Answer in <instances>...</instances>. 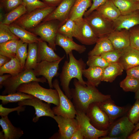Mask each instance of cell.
Listing matches in <instances>:
<instances>
[{"label": "cell", "mask_w": 139, "mask_h": 139, "mask_svg": "<svg viewBox=\"0 0 139 139\" xmlns=\"http://www.w3.org/2000/svg\"><path fill=\"white\" fill-rule=\"evenodd\" d=\"M74 88L71 89L72 102L76 111L86 113L90 104L103 101L111 98L109 95L103 94L96 87L87 83L83 85L76 78L74 80Z\"/></svg>", "instance_id": "1"}, {"label": "cell", "mask_w": 139, "mask_h": 139, "mask_svg": "<svg viewBox=\"0 0 139 139\" xmlns=\"http://www.w3.org/2000/svg\"><path fill=\"white\" fill-rule=\"evenodd\" d=\"M69 60L65 61L62 68L59 77L60 85L65 94L70 99H72L71 89L69 87L70 82L73 78H76L81 84H86V81L83 78V71L85 69L86 64L82 58L77 59L72 51L68 54Z\"/></svg>", "instance_id": "2"}, {"label": "cell", "mask_w": 139, "mask_h": 139, "mask_svg": "<svg viewBox=\"0 0 139 139\" xmlns=\"http://www.w3.org/2000/svg\"><path fill=\"white\" fill-rule=\"evenodd\" d=\"M17 91L31 95L46 102L56 106L59 104V98L57 91L56 89L44 88L38 82L33 81L23 84L18 88Z\"/></svg>", "instance_id": "3"}, {"label": "cell", "mask_w": 139, "mask_h": 139, "mask_svg": "<svg viewBox=\"0 0 139 139\" xmlns=\"http://www.w3.org/2000/svg\"><path fill=\"white\" fill-rule=\"evenodd\" d=\"M47 79L44 76L37 78L33 70L24 69L17 75L8 78L3 83L1 89L4 88L2 95H6L17 92L18 88L21 85L33 81L42 83L47 82Z\"/></svg>", "instance_id": "4"}, {"label": "cell", "mask_w": 139, "mask_h": 139, "mask_svg": "<svg viewBox=\"0 0 139 139\" xmlns=\"http://www.w3.org/2000/svg\"><path fill=\"white\" fill-rule=\"evenodd\" d=\"M56 7L48 6L26 12L13 23L29 30L40 23Z\"/></svg>", "instance_id": "5"}, {"label": "cell", "mask_w": 139, "mask_h": 139, "mask_svg": "<svg viewBox=\"0 0 139 139\" xmlns=\"http://www.w3.org/2000/svg\"><path fill=\"white\" fill-rule=\"evenodd\" d=\"M60 23L57 20L42 22L29 31L40 36L42 40L47 42L54 50H56V39Z\"/></svg>", "instance_id": "6"}, {"label": "cell", "mask_w": 139, "mask_h": 139, "mask_svg": "<svg viewBox=\"0 0 139 139\" xmlns=\"http://www.w3.org/2000/svg\"><path fill=\"white\" fill-rule=\"evenodd\" d=\"M84 18L98 38L107 37L114 31L113 22L107 19L96 10Z\"/></svg>", "instance_id": "7"}, {"label": "cell", "mask_w": 139, "mask_h": 139, "mask_svg": "<svg viewBox=\"0 0 139 139\" xmlns=\"http://www.w3.org/2000/svg\"><path fill=\"white\" fill-rule=\"evenodd\" d=\"M52 84L53 88L57 91L59 98V105L52 108L55 115L66 118H75L77 111L71 99L61 89L58 80L57 79H55Z\"/></svg>", "instance_id": "8"}, {"label": "cell", "mask_w": 139, "mask_h": 139, "mask_svg": "<svg viewBox=\"0 0 139 139\" xmlns=\"http://www.w3.org/2000/svg\"><path fill=\"white\" fill-rule=\"evenodd\" d=\"M73 37L82 44L92 45L98 38L95 35L85 18L82 17L74 20Z\"/></svg>", "instance_id": "9"}, {"label": "cell", "mask_w": 139, "mask_h": 139, "mask_svg": "<svg viewBox=\"0 0 139 139\" xmlns=\"http://www.w3.org/2000/svg\"><path fill=\"white\" fill-rule=\"evenodd\" d=\"M135 127L126 115L116 119L110 125L107 136L119 139H126L132 133Z\"/></svg>", "instance_id": "10"}, {"label": "cell", "mask_w": 139, "mask_h": 139, "mask_svg": "<svg viewBox=\"0 0 139 139\" xmlns=\"http://www.w3.org/2000/svg\"><path fill=\"white\" fill-rule=\"evenodd\" d=\"M91 124L97 129L107 130L110 124L109 118L100 107L97 102H93L89 106L86 113Z\"/></svg>", "instance_id": "11"}, {"label": "cell", "mask_w": 139, "mask_h": 139, "mask_svg": "<svg viewBox=\"0 0 139 139\" xmlns=\"http://www.w3.org/2000/svg\"><path fill=\"white\" fill-rule=\"evenodd\" d=\"M64 55L60 59L55 62H51L46 60L38 63L33 70L36 76H42L47 80L50 88H53L52 80L54 77L59 75L58 70L59 64L65 57Z\"/></svg>", "instance_id": "12"}, {"label": "cell", "mask_w": 139, "mask_h": 139, "mask_svg": "<svg viewBox=\"0 0 139 139\" xmlns=\"http://www.w3.org/2000/svg\"><path fill=\"white\" fill-rule=\"evenodd\" d=\"M53 118L58 124V133L54 135L52 138L70 139L78 127V122L75 118H66L55 116Z\"/></svg>", "instance_id": "13"}, {"label": "cell", "mask_w": 139, "mask_h": 139, "mask_svg": "<svg viewBox=\"0 0 139 139\" xmlns=\"http://www.w3.org/2000/svg\"><path fill=\"white\" fill-rule=\"evenodd\" d=\"M75 118L83 134L84 139H98L107 135L108 130L101 131L96 128L90 123L85 113L77 111Z\"/></svg>", "instance_id": "14"}, {"label": "cell", "mask_w": 139, "mask_h": 139, "mask_svg": "<svg viewBox=\"0 0 139 139\" xmlns=\"http://www.w3.org/2000/svg\"><path fill=\"white\" fill-rule=\"evenodd\" d=\"M50 104L44 102L42 101L35 97L31 99H25L18 102V106H29L33 107L35 111L36 116L32 121L37 122L39 118L42 116L49 117L53 118L55 116L50 107Z\"/></svg>", "instance_id": "15"}, {"label": "cell", "mask_w": 139, "mask_h": 139, "mask_svg": "<svg viewBox=\"0 0 139 139\" xmlns=\"http://www.w3.org/2000/svg\"><path fill=\"white\" fill-rule=\"evenodd\" d=\"M75 0H63L57 7L42 22L57 20L60 23V26L69 19L72 7Z\"/></svg>", "instance_id": "16"}, {"label": "cell", "mask_w": 139, "mask_h": 139, "mask_svg": "<svg viewBox=\"0 0 139 139\" xmlns=\"http://www.w3.org/2000/svg\"><path fill=\"white\" fill-rule=\"evenodd\" d=\"M97 103L108 116L110 124L116 119L126 115L130 107L128 106L123 107L117 106L111 98Z\"/></svg>", "instance_id": "17"}, {"label": "cell", "mask_w": 139, "mask_h": 139, "mask_svg": "<svg viewBox=\"0 0 139 139\" xmlns=\"http://www.w3.org/2000/svg\"><path fill=\"white\" fill-rule=\"evenodd\" d=\"M114 31L123 29L129 30L132 27L139 25V10L125 15H121L113 22Z\"/></svg>", "instance_id": "18"}, {"label": "cell", "mask_w": 139, "mask_h": 139, "mask_svg": "<svg viewBox=\"0 0 139 139\" xmlns=\"http://www.w3.org/2000/svg\"><path fill=\"white\" fill-rule=\"evenodd\" d=\"M118 62L126 71L139 65V50L130 46L123 49Z\"/></svg>", "instance_id": "19"}, {"label": "cell", "mask_w": 139, "mask_h": 139, "mask_svg": "<svg viewBox=\"0 0 139 139\" xmlns=\"http://www.w3.org/2000/svg\"><path fill=\"white\" fill-rule=\"evenodd\" d=\"M115 49L123 50L130 46L128 30L114 31L108 36Z\"/></svg>", "instance_id": "20"}, {"label": "cell", "mask_w": 139, "mask_h": 139, "mask_svg": "<svg viewBox=\"0 0 139 139\" xmlns=\"http://www.w3.org/2000/svg\"><path fill=\"white\" fill-rule=\"evenodd\" d=\"M55 44L62 47L64 50L68 59L69 53L75 50L79 54L84 52L86 48L84 45L78 44L74 42L73 40L58 33L56 36Z\"/></svg>", "instance_id": "21"}, {"label": "cell", "mask_w": 139, "mask_h": 139, "mask_svg": "<svg viewBox=\"0 0 139 139\" xmlns=\"http://www.w3.org/2000/svg\"><path fill=\"white\" fill-rule=\"evenodd\" d=\"M0 125L4 134V139H19L24 134L23 131L20 128L13 125L8 116L1 117Z\"/></svg>", "instance_id": "22"}, {"label": "cell", "mask_w": 139, "mask_h": 139, "mask_svg": "<svg viewBox=\"0 0 139 139\" xmlns=\"http://www.w3.org/2000/svg\"><path fill=\"white\" fill-rule=\"evenodd\" d=\"M12 32L23 42L38 43L40 40L33 33L14 23L8 25Z\"/></svg>", "instance_id": "23"}, {"label": "cell", "mask_w": 139, "mask_h": 139, "mask_svg": "<svg viewBox=\"0 0 139 139\" xmlns=\"http://www.w3.org/2000/svg\"><path fill=\"white\" fill-rule=\"evenodd\" d=\"M38 63L43 60L55 62L62 58V57L57 55L46 42L41 39L38 43Z\"/></svg>", "instance_id": "24"}, {"label": "cell", "mask_w": 139, "mask_h": 139, "mask_svg": "<svg viewBox=\"0 0 139 139\" xmlns=\"http://www.w3.org/2000/svg\"><path fill=\"white\" fill-rule=\"evenodd\" d=\"M105 68L98 67H89L83 71V75L87 79L86 82L95 87H98L102 81Z\"/></svg>", "instance_id": "25"}, {"label": "cell", "mask_w": 139, "mask_h": 139, "mask_svg": "<svg viewBox=\"0 0 139 139\" xmlns=\"http://www.w3.org/2000/svg\"><path fill=\"white\" fill-rule=\"evenodd\" d=\"M108 20L114 22L121 15L111 0H108L96 10Z\"/></svg>", "instance_id": "26"}, {"label": "cell", "mask_w": 139, "mask_h": 139, "mask_svg": "<svg viewBox=\"0 0 139 139\" xmlns=\"http://www.w3.org/2000/svg\"><path fill=\"white\" fill-rule=\"evenodd\" d=\"M124 69L119 62L110 64L104 68L102 81L112 82L116 77L121 75Z\"/></svg>", "instance_id": "27"}, {"label": "cell", "mask_w": 139, "mask_h": 139, "mask_svg": "<svg viewBox=\"0 0 139 139\" xmlns=\"http://www.w3.org/2000/svg\"><path fill=\"white\" fill-rule=\"evenodd\" d=\"M92 4L91 0H75L71 9L69 19L74 20L83 17L87 9Z\"/></svg>", "instance_id": "28"}, {"label": "cell", "mask_w": 139, "mask_h": 139, "mask_svg": "<svg viewBox=\"0 0 139 139\" xmlns=\"http://www.w3.org/2000/svg\"><path fill=\"white\" fill-rule=\"evenodd\" d=\"M120 11L121 15H125L138 10L139 2L136 0H111Z\"/></svg>", "instance_id": "29"}, {"label": "cell", "mask_w": 139, "mask_h": 139, "mask_svg": "<svg viewBox=\"0 0 139 139\" xmlns=\"http://www.w3.org/2000/svg\"><path fill=\"white\" fill-rule=\"evenodd\" d=\"M115 49L107 37L98 38L94 48L88 53L90 55H100L102 54Z\"/></svg>", "instance_id": "30"}, {"label": "cell", "mask_w": 139, "mask_h": 139, "mask_svg": "<svg viewBox=\"0 0 139 139\" xmlns=\"http://www.w3.org/2000/svg\"><path fill=\"white\" fill-rule=\"evenodd\" d=\"M27 57L24 69H34L38 63V43L28 44Z\"/></svg>", "instance_id": "31"}, {"label": "cell", "mask_w": 139, "mask_h": 139, "mask_svg": "<svg viewBox=\"0 0 139 139\" xmlns=\"http://www.w3.org/2000/svg\"><path fill=\"white\" fill-rule=\"evenodd\" d=\"M24 69L18 59L15 57L11 58L0 67V75L7 73L14 76L18 74Z\"/></svg>", "instance_id": "32"}, {"label": "cell", "mask_w": 139, "mask_h": 139, "mask_svg": "<svg viewBox=\"0 0 139 139\" xmlns=\"http://www.w3.org/2000/svg\"><path fill=\"white\" fill-rule=\"evenodd\" d=\"M20 39L10 40L0 44V54L11 59L16 57L18 46Z\"/></svg>", "instance_id": "33"}, {"label": "cell", "mask_w": 139, "mask_h": 139, "mask_svg": "<svg viewBox=\"0 0 139 139\" xmlns=\"http://www.w3.org/2000/svg\"><path fill=\"white\" fill-rule=\"evenodd\" d=\"M26 12L27 10L24 5L23 4H21L7 13L4 15V20L1 23L8 25Z\"/></svg>", "instance_id": "34"}, {"label": "cell", "mask_w": 139, "mask_h": 139, "mask_svg": "<svg viewBox=\"0 0 139 139\" xmlns=\"http://www.w3.org/2000/svg\"><path fill=\"white\" fill-rule=\"evenodd\" d=\"M34 97L28 94L17 91L14 93L1 95L0 100L2 101L3 105H5L9 103L18 102L25 99L32 98Z\"/></svg>", "instance_id": "35"}, {"label": "cell", "mask_w": 139, "mask_h": 139, "mask_svg": "<svg viewBox=\"0 0 139 139\" xmlns=\"http://www.w3.org/2000/svg\"><path fill=\"white\" fill-rule=\"evenodd\" d=\"M119 85L125 91L135 93L139 88V80L127 75L125 78L120 82Z\"/></svg>", "instance_id": "36"}, {"label": "cell", "mask_w": 139, "mask_h": 139, "mask_svg": "<svg viewBox=\"0 0 139 139\" xmlns=\"http://www.w3.org/2000/svg\"><path fill=\"white\" fill-rule=\"evenodd\" d=\"M28 44L23 42L20 39L17 49L16 57L24 68L27 57Z\"/></svg>", "instance_id": "37"}, {"label": "cell", "mask_w": 139, "mask_h": 139, "mask_svg": "<svg viewBox=\"0 0 139 139\" xmlns=\"http://www.w3.org/2000/svg\"><path fill=\"white\" fill-rule=\"evenodd\" d=\"M14 39H20L11 31L8 25L0 23V44Z\"/></svg>", "instance_id": "38"}, {"label": "cell", "mask_w": 139, "mask_h": 139, "mask_svg": "<svg viewBox=\"0 0 139 139\" xmlns=\"http://www.w3.org/2000/svg\"><path fill=\"white\" fill-rule=\"evenodd\" d=\"M74 24V20L68 19L64 24L59 27L58 30V32L73 40Z\"/></svg>", "instance_id": "39"}, {"label": "cell", "mask_w": 139, "mask_h": 139, "mask_svg": "<svg viewBox=\"0 0 139 139\" xmlns=\"http://www.w3.org/2000/svg\"><path fill=\"white\" fill-rule=\"evenodd\" d=\"M88 56L86 64L89 67L94 66L105 68L110 64L101 55H93Z\"/></svg>", "instance_id": "40"}, {"label": "cell", "mask_w": 139, "mask_h": 139, "mask_svg": "<svg viewBox=\"0 0 139 139\" xmlns=\"http://www.w3.org/2000/svg\"><path fill=\"white\" fill-rule=\"evenodd\" d=\"M130 46L139 50V25L135 26L129 30Z\"/></svg>", "instance_id": "41"}, {"label": "cell", "mask_w": 139, "mask_h": 139, "mask_svg": "<svg viewBox=\"0 0 139 139\" xmlns=\"http://www.w3.org/2000/svg\"><path fill=\"white\" fill-rule=\"evenodd\" d=\"M122 50L114 49L104 53L100 55L110 64L118 62L121 55Z\"/></svg>", "instance_id": "42"}, {"label": "cell", "mask_w": 139, "mask_h": 139, "mask_svg": "<svg viewBox=\"0 0 139 139\" xmlns=\"http://www.w3.org/2000/svg\"><path fill=\"white\" fill-rule=\"evenodd\" d=\"M127 116L129 120L135 125L139 122V100H136L130 107Z\"/></svg>", "instance_id": "43"}, {"label": "cell", "mask_w": 139, "mask_h": 139, "mask_svg": "<svg viewBox=\"0 0 139 139\" xmlns=\"http://www.w3.org/2000/svg\"><path fill=\"white\" fill-rule=\"evenodd\" d=\"M27 12H29L35 10L45 7L48 5L39 0H23Z\"/></svg>", "instance_id": "44"}, {"label": "cell", "mask_w": 139, "mask_h": 139, "mask_svg": "<svg viewBox=\"0 0 139 139\" xmlns=\"http://www.w3.org/2000/svg\"><path fill=\"white\" fill-rule=\"evenodd\" d=\"M23 4V0H4L0 2V9L7 13Z\"/></svg>", "instance_id": "45"}, {"label": "cell", "mask_w": 139, "mask_h": 139, "mask_svg": "<svg viewBox=\"0 0 139 139\" xmlns=\"http://www.w3.org/2000/svg\"><path fill=\"white\" fill-rule=\"evenodd\" d=\"M25 106H19L16 107L8 108L3 107V105H0V116L1 117L8 116L9 114L11 112L16 111L19 115H20V112H23L25 110Z\"/></svg>", "instance_id": "46"}, {"label": "cell", "mask_w": 139, "mask_h": 139, "mask_svg": "<svg viewBox=\"0 0 139 139\" xmlns=\"http://www.w3.org/2000/svg\"><path fill=\"white\" fill-rule=\"evenodd\" d=\"M93 3L90 8L85 13L84 16L85 17L95 10L98 7L105 4L108 0H91Z\"/></svg>", "instance_id": "47"}, {"label": "cell", "mask_w": 139, "mask_h": 139, "mask_svg": "<svg viewBox=\"0 0 139 139\" xmlns=\"http://www.w3.org/2000/svg\"><path fill=\"white\" fill-rule=\"evenodd\" d=\"M127 75L139 80V65L130 68L126 71Z\"/></svg>", "instance_id": "48"}, {"label": "cell", "mask_w": 139, "mask_h": 139, "mask_svg": "<svg viewBox=\"0 0 139 139\" xmlns=\"http://www.w3.org/2000/svg\"><path fill=\"white\" fill-rule=\"evenodd\" d=\"M70 139H84V136L79 126Z\"/></svg>", "instance_id": "49"}, {"label": "cell", "mask_w": 139, "mask_h": 139, "mask_svg": "<svg viewBox=\"0 0 139 139\" xmlns=\"http://www.w3.org/2000/svg\"><path fill=\"white\" fill-rule=\"evenodd\" d=\"M63 0H42L43 2L48 6H56L58 5Z\"/></svg>", "instance_id": "50"}, {"label": "cell", "mask_w": 139, "mask_h": 139, "mask_svg": "<svg viewBox=\"0 0 139 139\" xmlns=\"http://www.w3.org/2000/svg\"><path fill=\"white\" fill-rule=\"evenodd\" d=\"M11 59L6 56L0 54V67L9 62Z\"/></svg>", "instance_id": "51"}, {"label": "cell", "mask_w": 139, "mask_h": 139, "mask_svg": "<svg viewBox=\"0 0 139 139\" xmlns=\"http://www.w3.org/2000/svg\"><path fill=\"white\" fill-rule=\"evenodd\" d=\"M9 74L0 75V88L1 89L2 84L3 82L11 76Z\"/></svg>", "instance_id": "52"}, {"label": "cell", "mask_w": 139, "mask_h": 139, "mask_svg": "<svg viewBox=\"0 0 139 139\" xmlns=\"http://www.w3.org/2000/svg\"><path fill=\"white\" fill-rule=\"evenodd\" d=\"M128 139H139V129L132 133L127 137Z\"/></svg>", "instance_id": "53"}, {"label": "cell", "mask_w": 139, "mask_h": 139, "mask_svg": "<svg viewBox=\"0 0 139 139\" xmlns=\"http://www.w3.org/2000/svg\"><path fill=\"white\" fill-rule=\"evenodd\" d=\"M135 98L136 100H139V88L135 92Z\"/></svg>", "instance_id": "54"}, {"label": "cell", "mask_w": 139, "mask_h": 139, "mask_svg": "<svg viewBox=\"0 0 139 139\" xmlns=\"http://www.w3.org/2000/svg\"><path fill=\"white\" fill-rule=\"evenodd\" d=\"M139 129V122L135 125V127L132 133H134Z\"/></svg>", "instance_id": "55"}, {"label": "cell", "mask_w": 139, "mask_h": 139, "mask_svg": "<svg viewBox=\"0 0 139 139\" xmlns=\"http://www.w3.org/2000/svg\"><path fill=\"white\" fill-rule=\"evenodd\" d=\"M4 17V16L2 12H1L0 13V23H2V22Z\"/></svg>", "instance_id": "56"}, {"label": "cell", "mask_w": 139, "mask_h": 139, "mask_svg": "<svg viewBox=\"0 0 139 139\" xmlns=\"http://www.w3.org/2000/svg\"><path fill=\"white\" fill-rule=\"evenodd\" d=\"M0 139H4V134L2 131L0 132Z\"/></svg>", "instance_id": "57"}, {"label": "cell", "mask_w": 139, "mask_h": 139, "mask_svg": "<svg viewBox=\"0 0 139 139\" xmlns=\"http://www.w3.org/2000/svg\"><path fill=\"white\" fill-rule=\"evenodd\" d=\"M4 0H0V2H2Z\"/></svg>", "instance_id": "58"}, {"label": "cell", "mask_w": 139, "mask_h": 139, "mask_svg": "<svg viewBox=\"0 0 139 139\" xmlns=\"http://www.w3.org/2000/svg\"><path fill=\"white\" fill-rule=\"evenodd\" d=\"M137 1L139 2V0H136Z\"/></svg>", "instance_id": "59"}, {"label": "cell", "mask_w": 139, "mask_h": 139, "mask_svg": "<svg viewBox=\"0 0 139 139\" xmlns=\"http://www.w3.org/2000/svg\"><path fill=\"white\" fill-rule=\"evenodd\" d=\"M138 10H139V9H138Z\"/></svg>", "instance_id": "60"}]
</instances>
